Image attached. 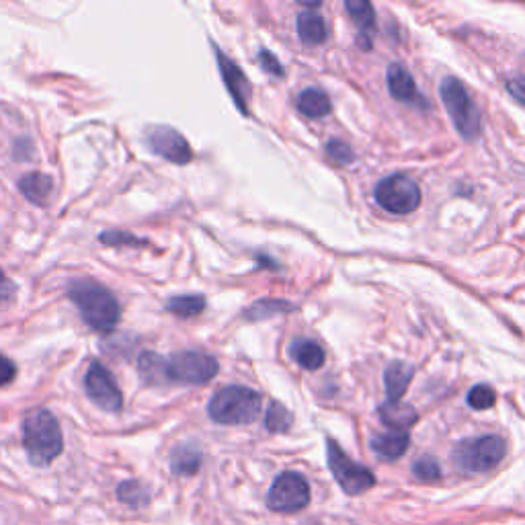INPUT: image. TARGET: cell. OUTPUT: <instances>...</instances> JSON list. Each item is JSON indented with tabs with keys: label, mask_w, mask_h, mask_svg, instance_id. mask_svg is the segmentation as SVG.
Here are the masks:
<instances>
[{
	"label": "cell",
	"mask_w": 525,
	"mask_h": 525,
	"mask_svg": "<svg viewBox=\"0 0 525 525\" xmlns=\"http://www.w3.org/2000/svg\"><path fill=\"white\" fill-rule=\"evenodd\" d=\"M66 296L93 331L107 335L119 325L121 306L113 292L99 281L72 279L66 288Z\"/></svg>",
	"instance_id": "cell-1"
},
{
	"label": "cell",
	"mask_w": 525,
	"mask_h": 525,
	"mask_svg": "<svg viewBox=\"0 0 525 525\" xmlns=\"http://www.w3.org/2000/svg\"><path fill=\"white\" fill-rule=\"evenodd\" d=\"M23 448L35 468L50 466L64 452V435L60 421L50 409L29 411L21 425Z\"/></svg>",
	"instance_id": "cell-2"
},
{
	"label": "cell",
	"mask_w": 525,
	"mask_h": 525,
	"mask_svg": "<svg viewBox=\"0 0 525 525\" xmlns=\"http://www.w3.org/2000/svg\"><path fill=\"white\" fill-rule=\"evenodd\" d=\"M261 413L259 392L247 386L220 388L208 405V415L220 425H249Z\"/></svg>",
	"instance_id": "cell-3"
},
{
	"label": "cell",
	"mask_w": 525,
	"mask_h": 525,
	"mask_svg": "<svg viewBox=\"0 0 525 525\" xmlns=\"http://www.w3.org/2000/svg\"><path fill=\"white\" fill-rule=\"evenodd\" d=\"M507 443L499 435H482L460 441L454 450V462L466 472H487L501 464Z\"/></svg>",
	"instance_id": "cell-4"
},
{
	"label": "cell",
	"mask_w": 525,
	"mask_h": 525,
	"mask_svg": "<svg viewBox=\"0 0 525 525\" xmlns=\"http://www.w3.org/2000/svg\"><path fill=\"white\" fill-rule=\"evenodd\" d=\"M441 99L446 105L456 130L464 140H476L480 136V111L470 99L468 91L458 78H446L441 83Z\"/></svg>",
	"instance_id": "cell-5"
},
{
	"label": "cell",
	"mask_w": 525,
	"mask_h": 525,
	"mask_svg": "<svg viewBox=\"0 0 525 525\" xmlns=\"http://www.w3.org/2000/svg\"><path fill=\"white\" fill-rule=\"evenodd\" d=\"M218 370L220 366L216 357L204 351H179L167 357V372L171 384H208L218 374Z\"/></svg>",
	"instance_id": "cell-6"
},
{
	"label": "cell",
	"mask_w": 525,
	"mask_h": 525,
	"mask_svg": "<svg viewBox=\"0 0 525 525\" xmlns=\"http://www.w3.org/2000/svg\"><path fill=\"white\" fill-rule=\"evenodd\" d=\"M327 458L335 480L347 495H361L376 484V476L366 466L353 462L333 439L327 441Z\"/></svg>",
	"instance_id": "cell-7"
},
{
	"label": "cell",
	"mask_w": 525,
	"mask_h": 525,
	"mask_svg": "<svg viewBox=\"0 0 525 525\" xmlns=\"http://www.w3.org/2000/svg\"><path fill=\"white\" fill-rule=\"evenodd\" d=\"M374 195H376L380 208L396 216L411 214L421 206L419 185L405 175H392L380 181Z\"/></svg>",
	"instance_id": "cell-8"
},
{
	"label": "cell",
	"mask_w": 525,
	"mask_h": 525,
	"mask_svg": "<svg viewBox=\"0 0 525 525\" xmlns=\"http://www.w3.org/2000/svg\"><path fill=\"white\" fill-rule=\"evenodd\" d=\"M310 503V484L298 472H284L275 478L267 495V507L275 513H298Z\"/></svg>",
	"instance_id": "cell-9"
},
{
	"label": "cell",
	"mask_w": 525,
	"mask_h": 525,
	"mask_svg": "<svg viewBox=\"0 0 525 525\" xmlns=\"http://www.w3.org/2000/svg\"><path fill=\"white\" fill-rule=\"evenodd\" d=\"M85 392L93 405H97L105 413H119L124 409V394H121L115 376L101 361H91L85 374Z\"/></svg>",
	"instance_id": "cell-10"
},
{
	"label": "cell",
	"mask_w": 525,
	"mask_h": 525,
	"mask_svg": "<svg viewBox=\"0 0 525 525\" xmlns=\"http://www.w3.org/2000/svg\"><path fill=\"white\" fill-rule=\"evenodd\" d=\"M144 140L156 156L169 160L173 165H189L193 160V150L185 136L171 126H148L144 132Z\"/></svg>",
	"instance_id": "cell-11"
},
{
	"label": "cell",
	"mask_w": 525,
	"mask_h": 525,
	"mask_svg": "<svg viewBox=\"0 0 525 525\" xmlns=\"http://www.w3.org/2000/svg\"><path fill=\"white\" fill-rule=\"evenodd\" d=\"M216 58H218V64H220V72H222V78H224V83H226V89L232 95L236 107L242 111V115H249V105L247 103H249V97H251V85H249L245 72H242L218 48H216Z\"/></svg>",
	"instance_id": "cell-12"
},
{
	"label": "cell",
	"mask_w": 525,
	"mask_h": 525,
	"mask_svg": "<svg viewBox=\"0 0 525 525\" xmlns=\"http://www.w3.org/2000/svg\"><path fill=\"white\" fill-rule=\"evenodd\" d=\"M388 91L396 101L409 103V105H421L423 97L419 95L413 74L402 66V64H392L388 70Z\"/></svg>",
	"instance_id": "cell-13"
},
{
	"label": "cell",
	"mask_w": 525,
	"mask_h": 525,
	"mask_svg": "<svg viewBox=\"0 0 525 525\" xmlns=\"http://www.w3.org/2000/svg\"><path fill=\"white\" fill-rule=\"evenodd\" d=\"M17 187L33 206L46 208L54 193V179L46 173H27L17 181Z\"/></svg>",
	"instance_id": "cell-14"
},
{
	"label": "cell",
	"mask_w": 525,
	"mask_h": 525,
	"mask_svg": "<svg viewBox=\"0 0 525 525\" xmlns=\"http://www.w3.org/2000/svg\"><path fill=\"white\" fill-rule=\"evenodd\" d=\"M345 9L349 11L351 19L357 23L359 31H361V39L359 44L363 50H370L372 48V35L376 29V11L370 3L366 0H347Z\"/></svg>",
	"instance_id": "cell-15"
},
{
	"label": "cell",
	"mask_w": 525,
	"mask_h": 525,
	"mask_svg": "<svg viewBox=\"0 0 525 525\" xmlns=\"http://www.w3.org/2000/svg\"><path fill=\"white\" fill-rule=\"evenodd\" d=\"M411 437L405 431H392V433H378L372 437L370 446L374 454L382 460H398L400 456H405L409 450Z\"/></svg>",
	"instance_id": "cell-16"
},
{
	"label": "cell",
	"mask_w": 525,
	"mask_h": 525,
	"mask_svg": "<svg viewBox=\"0 0 525 525\" xmlns=\"http://www.w3.org/2000/svg\"><path fill=\"white\" fill-rule=\"evenodd\" d=\"M138 372L144 384L148 386H169L167 372V357L158 355L156 351H144L138 357Z\"/></svg>",
	"instance_id": "cell-17"
},
{
	"label": "cell",
	"mask_w": 525,
	"mask_h": 525,
	"mask_svg": "<svg viewBox=\"0 0 525 525\" xmlns=\"http://www.w3.org/2000/svg\"><path fill=\"white\" fill-rule=\"evenodd\" d=\"M380 421L392 431L407 433V429H411L419 421V415L411 405H402V402H386V405L380 407Z\"/></svg>",
	"instance_id": "cell-18"
},
{
	"label": "cell",
	"mask_w": 525,
	"mask_h": 525,
	"mask_svg": "<svg viewBox=\"0 0 525 525\" xmlns=\"http://www.w3.org/2000/svg\"><path fill=\"white\" fill-rule=\"evenodd\" d=\"M415 370L407 363H390L386 374H384V384H386V394L390 398V402H400V398L405 396V392L409 390L411 382H413Z\"/></svg>",
	"instance_id": "cell-19"
},
{
	"label": "cell",
	"mask_w": 525,
	"mask_h": 525,
	"mask_svg": "<svg viewBox=\"0 0 525 525\" xmlns=\"http://www.w3.org/2000/svg\"><path fill=\"white\" fill-rule=\"evenodd\" d=\"M204 454L195 443H181L171 454V470L175 476H193L199 472Z\"/></svg>",
	"instance_id": "cell-20"
},
{
	"label": "cell",
	"mask_w": 525,
	"mask_h": 525,
	"mask_svg": "<svg viewBox=\"0 0 525 525\" xmlns=\"http://www.w3.org/2000/svg\"><path fill=\"white\" fill-rule=\"evenodd\" d=\"M298 33L300 39L308 46H318L327 39V25L325 19H322L318 13H302L298 17Z\"/></svg>",
	"instance_id": "cell-21"
},
{
	"label": "cell",
	"mask_w": 525,
	"mask_h": 525,
	"mask_svg": "<svg viewBox=\"0 0 525 525\" xmlns=\"http://www.w3.org/2000/svg\"><path fill=\"white\" fill-rule=\"evenodd\" d=\"M290 355L300 363L304 370H318L325 363V351L314 341H294L290 347Z\"/></svg>",
	"instance_id": "cell-22"
},
{
	"label": "cell",
	"mask_w": 525,
	"mask_h": 525,
	"mask_svg": "<svg viewBox=\"0 0 525 525\" xmlns=\"http://www.w3.org/2000/svg\"><path fill=\"white\" fill-rule=\"evenodd\" d=\"M117 499L132 509H142L150 503V489L142 480H124L117 487Z\"/></svg>",
	"instance_id": "cell-23"
},
{
	"label": "cell",
	"mask_w": 525,
	"mask_h": 525,
	"mask_svg": "<svg viewBox=\"0 0 525 525\" xmlns=\"http://www.w3.org/2000/svg\"><path fill=\"white\" fill-rule=\"evenodd\" d=\"M298 109L312 119L318 117H325L331 111V101L327 97V93H322L320 89H306L300 93L298 97Z\"/></svg>",
	"instance_id": "cell-24"
},
{
	"label": "cell",
	"mask_w": 525,
	"mask_h": 525,
	"mask_svg": "<svg viewBox=\"0 0 525 525\" xmlns=\"http://www.w3.org/2000/svg\"><path fill=\"white\" fill-rule=\"evenodd\" d=\"M206 298L201 294H183V296H173L167 300L165 308L179 316V318H191V316H197L206 310Z\"/></svg>",
	"instance_id": "cell-25"
},
{
	"label": "cell",
	"mask_w": 525,
	"mask_h": 525,
	"mask_svg": "<svg viewBox=\"0 0 525 525\" xmlns=\"http://www.w3.org/2000/svg\"><path fill=\"white\" fill-rule=\"evenodd\" d=\"M99 240L107 247H134V249H144L148 247V240L130 234L126 230H107L99 236Z\"/></svg>",
	"instance_id": "cell-26"
},
{
	"label": "cell",
	"mask_w": 525,
	"mask_h": 525,
	"mask_svg": "<svg viewBox=\"0 0 525 525\" xmlns=\"http://www.w3.org/2000/svg\"><path fill=\"white\" fill-rule=\"evenodd\" d=\"M292 423H294L292 413L284 405H279V402H271L265 417L267 429L273 433H286L292 427Z\"/></svg>",
	"instance_id": "cell-27"
},
{
	"label": "cell",
	"mask_w": 525,
	"mask_h": 525,
	"mask_svg": "<svg viewBox=\"0 0 525 525\" xmlns=\"http://www.w3.org/2000/svg\"><path fill=\"white\" fill-rule=\"evenodd\" d=\"M288 310H294L292 304L288 302H281V300H261L257 302L255 306H251L247 310V318L251 320H263V318H269V316H275V314H286Z\"/></svg>",
	"instance_id": "cell-28"
},
{
	"label": "cell",
	"mask_w": 525,
	"mask_h": 525,
	"mask_svg": "<svg viewBox=\"0 0 525 525\" xmlns=\"http://www.w3.org/2000/svg\"><path fill=\"white\" fill-rule=\"evenodd\" d=\"M497 402V394L491 386H474L470 392H468V405L476 411H484V409H491Z\"/></svg>",
	"instance_id": "cell-29"
},
{
	"label": "cell",
	"mask_w": 525,
	"mask_h": 525,
	"mask_svg": "<svg viewBox=\"0 0 525 525\" xmlns=\"http://www.w3.org/2000/svg\"><path fill=\"white\" fill-rule=\"evenodd\" d=\"M413 474L421 482H435L441 478V468L433 458H421L413 464Z\"/></svg>",
	"instance_id": "cell-30"
},
{
	"label": "cell",
	"mask_w": 525,
	"mask_h": 525,
	"mask_svg": "<svg viewBox=\"0 0 525 525\" xmlns=\"http://www.w3.org/2000/svg\"><path fill=\"white\" fill-rule=\"evenodd\" d=\"M327 152H329V156L335 160L337 165H349L351 160L355 158L353 150H351L345 142H341V140H331V142L327 144Z\"/></svg>",
	"instance_id": "cell-31"
},
{
	"label": "cell",
	"mask_w": 525,
	"mask_h": 525,
	"mask_svg": "<svg viewBox=\"0 0 525 525\" xmlns=\"http://www.w3.org/2000/svg\"><path fill=\"white\" fill-rule=\"evenodd\" d=\"M15 294H17L15 284L7 277V273L0 269V308L7 306L9 302H13Z\"/></svg>",
	"instance_id": "cell-32"
},
{
	"label": "cell",
	"mask_w": 525,
	"mask_h": 525,
	"mask_svg": "<svg viewBox=\"0 0 525 525\" xmlns=\"http://www.w3.org/2000/svg\"><path fill=\"white\" fill-rule=\"evenodd\" d=\"M17 376V366H15V361L9 359L7 355L0 353V386H7L15 380Z\"/></svg>",
	"instance_id": "cell-33"
},
{
	"label": "cell",
	"mask_w": 525,
	"mask_h": 525,
	"mask_svg": "<svg viewBox=\"0 0 525 525\" xmlns=\"http://www.w3.org/2000/svg\"><path fill=\"white\" fill-rule=\"evenodd\" d=\"M259 62H261V66H263L265 72H271V74H275V76H284V68H281L279 60H277L273 54L261 52V54H259Z\"/></svg>",
	"instance_id": "cell-34"
},
{
	"label": "cell",
	"mask_w": 525,
	"mask_h": 525,
	"mask_svg": "<svg viewBox=\"0 0 525 525\" xmlns=\"http://www.w3.org/2000/svg\"><path fill=\"white\" fill-rule=\"evenodd\" d=\"M507 91L513 95V99H517L521 105H525V78L523 76L511 78L507 83Z\"/></svg>",
	"instance_id": "cell-35"
}]
</instances>
